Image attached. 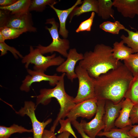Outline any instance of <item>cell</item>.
<instances>
[{
  "label": "cell",
  "mask_w": 138,
  "mask_h": 138,
  "mask_svg": "<svg viewBox=\"0 0 138 138\" xmlns=\"http://www.w3.org/2000/svg\"><path fill=\"white\" fill-rule=\"evenodd\" d=\"M133 76L122 64L95 79V91L97 100H109L118 104L124 96Z\"/></svg>",
  "instance_id": "1"
},
{
  "label": "cell",
  "mask_w": 138,
  "mask_h": 138,
  "mask_svg": "<svg viewBox=\"0 0 138 138\" xmlns=\"http://www.w3.org/2000/svg\"><path fill=\"white\" fill-rule=\"evenodd\" d=\"M112 52L111 47L97 44L93 51L84 53V58L79 61L78 65L85 69L90 77L96 79L123 64L114 57Z\"/></svg>",
  "instance_id": "2"
},
{
  "label": "cell",
  "mask_w": 138,
  "mask_h": 138,
  "mask_svg": "<svg viewBox=\"0 0 138 138\" xmlns=\"http://www.w3.org/2000/svg\"><path fill=\"white\" fill-rule=\"evenodd\" d=\"M65 73H62L61 77L55 87L52 88L40 89L36 99V107L40 104L46 105L51 101L52 98H55L59 103L60 109L57 117L54 121L50 130L54 132L61 119H64L76 104L74 98L66 92L65 89L64 78Z\"/></svg>",
  "instance_id": "3"
},
{
  "label": "cell",
  "mask_w": 138,
  "mask_h": 138,
  "mask_svg": "<svg viewBox=\"0 0 138 138\" xmlns=\"http://www.w3.org/2000/svg\"><path fill=\"white\" fill-rule=\"evenodd\" d=\"M65 60L60 56H56L55 53L51 55L44 56L38 48L34 49L32 46H30L29 53L23 56L21 62L25 64V67L27 69L30 64H33L34 65V70L44 72L49 67L58 66Z\"/></svg>",
  "instance_id": "4"
},
{
  "label": "cell",
  "mask_w": 138,
  "mask_h": 138,
  "mask_svg": "<svg viewBox=\"0 0 138 138\" xmlns=\"http://www.w3.org/2000/svg\"><path fill=\"white\" fill-rule=\"evenodd\" d=\"M45 24L52 25L50 27L45 26V28L50 33L52 38V41L48 46H44L39 44L36 47L39 49L41 53L43 55L56 52L67 57L68 55L67 51L70 47V41L67 39H61L59 37L58 31L59 24L55 21L54 18L47 19Z\"/></svg>",
  "instance_id": "5"
},
{
  "label": "cell",
  "mask_w": 138,
  "mask_h": 138,
  "mask_svg": "<svg viewBox=\"0 0 138 138\" xmlns=\"http://www.w3.org/2000/svg\"><path fill=\"white\" fill-rule=\"evenodd\" d=\"M32 16L30 12L20 14H12L9 11L0 9V27H7L23 29L27 32H36Z\"/></svg>",
  "instance_id": "6"
},
{
  "label": "cell",
  "mask_w": 138,
  "mask_h": 138,
  "mask_svg": "<svg viewBox=\"0 0 138 138\" xmlns=\"http://www.w3.org/2000/svg\"><path fill=\"white\" fill-rule=\"evenodd\" d=\"M75 71L78 82V88L74 102L77 104L84 101L96 97L95 79L90 77L86 70L78 65Z\"/></svg>",
  "instance_id": "7"
},
{
  "label": "cell",
  "mask_w": 138,
  "mask_h": 138,
  "mask_svg": "<svg viewBox=\"0 0 138 138\" xmlns=\"http://www.w3.org/2000/svg\"><path fill=\"white\" fill-rule=\"evenodd\" d=\"M105 100H98L97 108L94 118L89 122L82 120L80 122L84 131L92 138H95L97 134L105 128L103 117L105 113Z\"/></svg>",
  "instance_id": "8"
},
{
  "label": "cell",
  "mask_w": 138,
  "mask_h": 138,
  "mask_svg": "<svg viewBox=\"0 0 138 138\" xmlns=\"http://www.w3.org/2000/svg\"><path fill=\"white\" fill-rule=\"evenodd\" d=\"M36 108V105L33 102L31 101H26L24 102V107L16 112L22 117L25 115L28 116L31 122L33 138H41L45 128L52 122V119L49 118L45 122L39 121L35 114Z\"/></svg>",
  "instance_id": "9"
},
{
  "label": "cell",
  "mask_w": 138,
  "mask_h": 138,
  "mask_svg": "<svg viewBox=\"0 0 138 138\" xmlns=\"http://www.w3.org/2000/svg\"><path fill=\"white\" fill-rule=\"evenodd\" d=\"M97 101V99L95 97L76 104L66 117L71 122L76 120L79 117L90 119L96 113Z\"/></svg>",
  "instance_id": "10"
},
{
  "label": "cell",
  "mask_w": 138,
  "mask_h": 138,
  "mask_svg": "<svg viewBox=\"0 0 138 138\" xmlns=\"http://www.w3.org/2000/svg\"><path fill=\"white\" fill-rule=\"evenodd\" d=\"M27 71L28 74L26 76L22 81L20 87L21 91L26 92L30 91L31 85L35 82L47 81L50 86H55L61 77V75L58 76L56 74L48 75L45 74L44 72L28 68L27 69Z\"/></svg>",
  "instance_id": "11"
},
{
  "label": "cell",
  "mask_w": 138,
  "mask_h": 138,
  "mask_svg": "<svg viewBox=\"0 0 138 138\" xmlns=\"http://www.w3.org/2000/svg\"><path fill=\"white\" fill-rule=\"evenodd\" d=\"M66 60L59 66L56 71L59 73H65L68 79L71 82L77 78L75 70L77 62L83 60L84 54L79 53L75 48L70 49Z\"/></svg>",
  "instance_id": "12"
},
{
  "label": "cell",
  "mask_w": 138,
  "mask_h": 138,
  "mask_svg": "<svg viewBox=\"0 0 138 138\" xmlns=\"http://www.w3.org/2000/svg\"><path fill=\"white\" fill-rule=\"evenodd\" d=\"M124 99L117 104H114L111 101L106 100L105 113L103 117L105 125L103 132H107L113 128L115 121L119 116Z\"/></svg>",
  "instance_id": "13"
},
{
  "label": "cell",
  "mask_w": 138,
  "mask_h": 138,
  "mask_svg": "<svg viewBox=\"0 0 138 138\" xmlns=\"http://www.w3.org/2000/svg\"><path fill=\"white\" fill-rule=\"evenodd\" d=\"M113 6L124 17L133 18L138 15V0H114Z\"/></svg>",
  "instance_id": "14"
},
{
  "label": "cell",
  "mask_w": 138,
  "mask_h": 138,
  "mask_svg": "<svg viewBox=\"0 0 138 138\" xmlns=\"http://www.w3.org/2000/svg\"><path fill=\"white\" fill-rule=\"evenodd\" d=\"M83 1L81 0H77L72 6L65 10L57 9L54 6V5H49L55 11L58 18L60 23L59 33L63 38L67 39L69 33L66 27V22L67 18L73 9L78 5L82 4Z\"/></svg>",
  "instance_id": "15"
},
{
  "label": "cell",
  "mask_w": 138,
  "mask_h": 138,
  "mask_svg": "<svg viewBox=\"0 0 138 138\" xmlns=\"http://www.w3.org/2000/svg\"><path fill=\"white\" fill-rule=\"evenodd\" d=\"M134 106L133 104L129 99L124 98L123 101L119 116L115 121V126L121 128L132 125L130 115Z\"/></svg>",
  "instance_id": "16"
},
{
  "label": "cell",
  "mask_w": 138,
  "mask_h": 138,
  "mask_svg": "<svg viewBox=\"0 0 138 138\" xmlns=\"http://www.w3.org/2000/svg\"><path fill=\"white\" fill-rule=\"evenodd\" d=\"M98 11V1L97 0H84L80 6H76L69 16L70 22L73 17L78 16L86 13L94 12L97 14Z\"/></svg>",
  "instance_id": "17"
},
{
  "label": "cell",
  "mask_w": 138,
  "mask_h": 138,
  "mask_svg": "<svg viewBox=\"0 0 138 138\" xmlns=\"http://www.w3.org/2000/svg\"><path fill=\"white\" fill-rule=\"evenodd\" d=\"M121 40L113 44L112 54L114 57L118 60H124L134 52L131 48L125 45Z\"/></svg>",
  "instance_id": "18"
},
{
  "label": "cell",
  "mask_w": 138,
  "mask_h": 138,
  "mask_svg": "<svg viewBox=\"0 0 138 138\" xmlns=\"http://www.w3.org/2000/svg\"><path fill=\"white\" fill-rule=\"evenodd\" d=\"M98 16L104 20L111 17L114 19V11L112 8L113 1L111 0H98Z\"/></svg>",
  "instance_id": "19"
},
{
  "label": "cell",
  "mask_w": 138,
  "mask_h": 138,
  "mask_svg": "<svg viewBox=\"0 0 138 138\" xmlns=\"http://www.w3.org/2000/svg\"><path fill=\"white\" fill-rule=\"evenodd\" d=\"M31 0H17L14 3L8 7H0V9L10 12L12 14H22L29 12Z\"/></svg>",
  "instance_id": "20"
},
{
  "label": "cell",
  "mask_w": 138,
  "mask_h": 138,
  "mask_svg": "<svg viewBox=\"0 0 138 138\" xmlns=\"http://www.w3.org/2000/svg\"><path fill=\"white\" fill-rule=\"evenodd\" d=\"M132 125L118 129L113 128L107 132L100 131L97 136H104L108 138H138L132 136L129 134V132L132 128Z\"/></svg>",
  "instance_id": "21"
},
{
  "label": "cell",
  "mask_w": 138,
  "mask_h": 138,
  "mask_svg": "<svg viewBox=\"0 0 138 138\" xmlns=\"http://www.w3.org/2000/svg\"><path fill=\"white\" fill-rule=\"evenodd\" d=\"M129 99L134 106L138 107V74L133 77L124 96Z\"/></svg>",
  "instance_id": "22"
},
{
  "label": "cell",
  "mask_w": 138,
  "mask_h": 138,
  "mask_svg": "<svg viewBox=\"0 0 138 138\" xmlns=\"http://www.w3.org/2000/svg\"><path fill=\"white\" fill-rule=\"evenodd\" d=\"M124 30L127 33L128 36L122 34L120 38L124 44L132 49L134 53L138 52V31L135 32L126 28Z\"/></svg>",
  "instance_id": "23"
},
{
  "label": "cell",
  "mask_w": 138,
  "mask_h": 138,
  "mask_svg": "<svg viewBox=\"0 0 138 138\" xmlns=\"http://www.w3.org/2000/svg\"><path fill=\"white\" fill-rule=\"evenodd\" d=\"M25 132L33 133V129H28L16 124H13L9 127L0 126V138H9L13 134Z\"/></svg>",
  "instance_id": "24"
},
{
  "label": "cell",
  "mask_w": 138,
  "mask_h": 138,
  "mask_svg": "<svg viewBox=\"0 0 138 138\" xmlns=\"http://www.w3.org/2000/svg\"><path fill=\"white\" fill-rule=\"evenodd\" d=\"M100 28L106 32L114 34H118L121 30H124L125 28L118 21L114 22L110 21L104 22L99 26Z\"/></svg>",
  "instance_id": "25"
},
{
  "label": "cell",
  "mask_w": 138,
  "mask_h": 138,
  "mask_svg": "<svg viewBox=\"0 0 138 138\" xmlns=\"http://www.w3.org/2000/svg\"><path fill=\"white\" fill-rule=\"evenodd\" d=\"M27 32L25 29L7 27H0V33L5 40L16 38L24 33Z\"/></svg>",
  "instance_id": "26"
},
{
  "label": "cell",
  "mask_w": 138,
  "mask_h": 138,
  "mask_svg": "<svg viewBox=\"0 0 138 138\" xmlns=\"http://www.w3.org/2000/svg\"><path fill=\"white\" fill-rule=\"evenodd\" d=\"M57 2V1L54 0H31L29 11L42 12L45 9L47 5H54Z\"/></svg>",
  "instance_id": "27"
},
{
  "label": "cell",
  "mask_w": 138,
  "mask_h": 138,
  "mask_svg": "<svg viewBox=\"0 0 138 138\" xmlns=\"http://www.w3.org/2000/svg\"><path fill=\"white\" fill-rule=\"evenodd\" d=\"M0 50L1 51V56L4 55L7 53V51H10L16 59H18L19 57L22 59L23 56L20 52L14 47L10 46L6 44L5 41L0 42Z\"/></svg>",
  "instance_id": "28"
},
{
  "label": "cell",
  "mask_w": 138,
  "mask_h": 138,
  "mask_svg": "<svg viewBox=\"0 0 138 138\" xmlns=\"http://www.w3.org/2000/svg\"><path fill=\"white\" fill-rule=\"evenodd\" d=\"M95 15V12H92L90 17L88 18L81 22L78 27L76 30V32L78 33L85 31H90Z\"/></svg>",
  "instance_id": "29"
},
{
  "label": "cell",
  "mask_w": 138,
  "mask_h": 138,
  "mask_svg": "<svg viewBox=\"0 0 138 138\" xmlns=\"http://www.w3.org/2000/svg\"><path fill=\"white\" fill-rule=\"evenodd\" d=\"M59 123L60 125V128L57 131L58 133L60 134L63 132H67L71 134L75 138H77L71 127V122L68 118L65 120L61 119Z\"/></svg>",
  "instance_id": "30"
},
{
  "label": "cell",
  "mask_w": 138,
  "mask_h": 138,
  "mask_svg": "<svg viewBox=\"0 0 138 138\" xmlns=\"http://www.w3.org/2000/svg\"><path fill=\"white\" fill-rule=\"evenodd\" d=\"M71 123L81 135L82 138H92L86 134L83 130L80 123L76 120L72 121Z\"/></svg>",
  "instance_id": "31"
},
{
  "label": "cell",
  "mask_w": 138,
  "mask_h": 138,
  "mask_svg": "<svg viewBox=\"0 0 138 138\" xmlns=\"http://www.w3.org/2000/svg\"><path fill=\"white\" fill-rule=\"evenodd\" d=\"M130 118L132 124L138 123V107L133 106L130 113Z\"/></svg>",
  "instance_id": "32"
},
{
  "label": "cell",
  "mask_w": 138,
  "mask_h": 138,
  "mask_svg": "<svg viewBox=\"0 0 138 138\" xmlns=\"http://www.w3.org/2000/svg\"><path fill=\"white\" fill-rule=\"evenodd\" d=\"M41 138H57L55 136L54 132L50 130L45 129L42 134Z\"/></svg>",
  "instance_id": "33"
},
{
  "label": "cell",
  "mask_w": 138,
  "mask_h": 138,
  "mask_svg": "<svg viewBox=\"0 0 138 138\" xmlns=\"http://www.w3.org/2000/svg\"><path fill=\"white\" fill-rule=\"evenodd\" d=\"M132 128L128 133L130 135L133 137L138 138V125H132Z\"/></svg>",
  "instance_id": "34"
},
{
  "label": "cell",
  "mask_w": 138,
  "mask_h": 138,
  "mask_svg": "<svg viewBox=\"0 0 138 138\" xmlns=\"http://www.w3.org/2000/svg\"><path fill=\"white\" fill-rule=\"evenodd\" d=\"M17 0H0L1 7H6L9 6L15 3Z\"/></svg>",
  "instance_id": "35"
},
{
  "label": "cell",
  "mask_w": 138,
  "mask_h": 138,
  "mask_svg": "<svg viewBox=\"0 0 138 138\" xmlns=\"http://www.w3.org/2000/svg\"><path fill=\"white\" fill-rule=\"evenodd\" d=\"M71 134L67 132H63L57 136V138H69Z\"/></svg>",
  "instance_id": "36"
},
{
  "label": "cell",
  "mask_w": 138,
  "mask_h": 138,
  "mask_svg": "<svg viewBox=\"0 0 138 138\" xmlns=\"http://www.w3.org/2000/svg\"><path fill=\"white\" fill-rule=\"evenodd\" d=\"M24 138H33L31 137H28Z\"/></svg>",
  "instance_id": "37"
},
{
  "label": "cell",
  "mask_w": 138,
  "mask_h": 138,
  "mask_svg": "<svg viewBox=\"0 0 138 138\" xmlns=\"http://www.w3.org/2000/svg\"><path fill=\"white\" fill-rule=\"evenodd\" d=\"M18 138L16 137V138Z\"/></svg>",
  "instance_id": "38"
},
{
  "label": "cell",
  "mask_w": 138,
  "mask_h": 138,
  "mask_svg": "<svg viewBox=\"0 0 138 138\" xmlns=\"http://www.w3.org/2000/svg\"></svg>",
  "instance_id": "39"
}]
</instances>
